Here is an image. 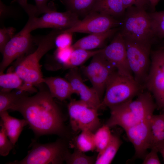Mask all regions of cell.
Returning <instances> with one entry per match:
<instances>
[{
    "label": "cell",
    "mask_w": 164,
    "mask_h": 164,
    "mask_svg": "<svg viewBox=\"0 0 164 164\" xmlns=\"http://www.w3.org/2000/svg\"><path fill=\"white\" fill-rule=\"evenodd\" d=\"M160 0H149L150 5L152 10L155 9V7Z\"/></svg>",
    "instance_id": "38"
},
{
    "label": "cell",
    "mask_w": 164,
    "mask_h": 164,
    "mask_svg": "<svg viewBox=\"0 0 164 164\" xmlns=\"http://www.w3.org/2000/svg\"><path fill=\"white\" fill-rule=\"evenodd\" d=\"M126 9L122 0H97L91 12L108 15L119 20L123 17Z\"/></svg>",
    "instance_id": "19"
},
{
    "label": "cell",
    "mask_w": 164,
    "mask_h": 164,
    "mask_svg": "<svg viewBox=\"0 0 164 164\" xmlns=\"http://www.w3.org/2000/svg\"><path fill=\"white\" fill-rule=\"evenodd\" d=\"M63 31L53 29L47 34L36 39L37 47L35 50L17 59L14 71L25 83L36 87L43 83L39 62L47 52L56 46L55 39Z\"/></svg>",
    "instance_id": "3"
},
{
    "label": "cell",
    "mask_w": 164,
    "mask_h": 164,
    "mask_svg": "<svg viewBox=\"0 0 164 164\" xmlns=\"http://www.w3.org/2000/svg\"><path fill=\"white\" fill-rule=\"evenodd\" d=\"M16 31L13 27L4 26L0 29V51L2 53L4 49L9 41L14 36Z\"/></svg>",
    "instance_id": "32"
},
{
    "label": "cell",
    "mask_w": 164,
    "mask_h": 164,
    "mask_svg": "<svg viewBox=\"0 0 164 164\" xmlns=\"http://www.w3.org/2000/svg\"><path fill=\"white\" fill-rule=\"evenodd\" d=\"M0 123L4 126L9 138L15 146L23 128L28 124L25 119H19L9 115L7 111L0 112Z\"/></svg>",
    "instance_id": "18"
},
{
    "label": "cell",
    "mask_w": 164,
    "mask_h": 164,
    "mask_svg": "<svg viewBox=\"0 0 164 164\" xmlns=\"http://www.w3.org/2000/svg\"><path fill=\"white\" fill-rule=\"evenodd\" d=\"M122 144L120 137L112 134L111 140L107 147L96 157L95 164H109L111 163Z\"/></svg>",
    "instance_id": "23"
},
{
    "label": "cell",
    "mask_w": 164,
    "mask_h": 164,
    "mask_svg": "<svg viewBox=\"0 0 164 164\" xmlns=\"http://www.w3.org/2000/svg\"><path fill=\"white\" fill-rule=\"evenodd\" d=\"M144 89L134 77L121 74L116 71L107 82L100 109L110 108L132 100Z\"/></svg>",
    "instance_id": "4"
},
{
    "label": "cell",
    "mask_w": 164,
    "mask_h": 164,
    "mask_svg": "<svg viewBox=\"0 0 164 164\" xmlns=\"http://www.w3.org/2000/svg\"><path fill=\"white\" fill-rule=\"evenodd\" d=\"M73 49L72 46L63 49H56L53 57L62 68H64L68 63Z\"/></svg>",
    "instance_id": "30"
},
{
    "label": "cell",
    "mask_w": 164,
    "mask_h": 164,
    "mask_svg": "<svg viewBox=\"0 0 164 164\" xmlns=\"http://www.w3.org/2000/svg\"><path fill=\"white\" fill-rule=\"evenodd\" d=\"M69 152L62 139L46 144L35 142L27 155L21 160L10 162L9 164H59L65 161Z\"/></svg>",
    "instance_id": "6"
},
{
    "label": "cell",
    "mask_w": 164,
    "mask_h": 164,
    "mask_svg": "<svg viewBox=\"0 0 164 164\" xmlns=\"http://www.w3.org/2000/svg\"><path fill=\"white\" fill-rule=\"evenodd\" d=\"M0 24L4 26V21L6 19L16 17L18 14L13 9L4 5L0 0Z\"/></svg>",
    "instance_id": "33"
},
{
    "label": "cell",
    "mask_w": 164,
    "mask_h": 164,
    "mask_svg": "<svg viewBox=\"0 0 164 164\" xmlns=\"http://www.w3.org/2000/svg\"><path fill=\"white\" fill-rule=\"evenodd\" d=\"M100 53L118 73L134 77L128 62L125 39L120 31L116 32L108 45L101 49Z\"/></svg>",
    "instance_id": "12"
},
{
    "label": "cell",
    "mask_w": 164,
    "mask_h": 164,
    "mask_svg": "<svg viewBox=\"0 0 164 164\" xmlns=\"http://www.w3.org/2000/svg\"><path fill=\"white\" fill-rule=\"evenodd\" d=\"M80 20L78 16L69 11L60 12L55 9L39 17L35 15L28 18L25 26L31 32L37 29L46 28L65 30L73 27Z\"/></svg>",
    "instance_id": "10"
},
{
    "label": "cell",
    "mask_w": 164,
    "mask_h": 164,
    "mask_svg": "<svg viewBox=\"0 0 164 164\" xmlns=\"http://www.w3.org/2000/svg\"><path fill=\"white\" fill-rule=\"evenodd\" d=\"M29 94L27 92L20 90L1 88L0 91V112L9 109L13 111L19 100Z\"/></svg>",
    "instance_id": "21"
},
{
    "label": "cell",
    "mask_w": 164,
    "mask_h": 164,
    "mask_svg": "<svg viewBox=\"0 0 164 164\" xmlns=\"http://www.w3.org/2000/svg\"><path fill=\"white\" fill-rule=\"evenodd\" d=\"M43 83L52 96L60 101L70 98L74 94L70 84L65 78L58 77H44Z\"/></svg>",
    "instance_id": "16"
},
{
    "label": "cell",
    "mask_w": 164,
    "mask_h": 164,
    "mask_svg": "<svg viewBox=\"0 0 164 164\" xmlns=\"http://www.w3.org/2000/svg\"><path fill=\"white\" fill-rule=\"evenodd\" d=\"M124 38L130 70L135 81L144 88L150 67L152 43Z\"/></svg>",
    "instance_id": "7"
},
{
    "label": "cell",
    "mask_w": 164,
    "mask_h": 164,
    "mask_svg": "<svg viewBox=\"0 0 164 164\" xmlns=\"http://www.w3.org/2000/svg\"><path fill=\"white\" fill-rule=\"evenodd\" d=\"M37 16L55 9V8L48 3V0H35Z\"/></svg>",
    "instance_id": "34"
},
{
    "label": "cell",
    "mask_w": 164,
    "mask_h": 164,
    "mask_svg": "<svg viewBox=\"0 0 164 164\" xmlns=\"http://www.w3.org/2000/svg\"><path fill=\"white\" fill-rule=\"evenodd\" d=\"M119 31L124 38L137 41L152 43L155 37L149 13L146 9L132 6L126 9Z\"/></svg>",
    "instance_id": "5"
},
{
    "label": "cell",
    "mask_w": 164,
    "mask_h": 164,
    "mask_svg": "<svg viewBox=\"0 0 164 164\" xmlns=\"http://www.w3.org/2000/svg\"><path fill=\"white\" fill-rule=\"evenodd\" d=\"M118 30V28H116L101 33L90 34L79 39L71 46L73 49L80 48L87 50L102 49L106 40L114 35Z\"/></svg>",
    "instance_id": "17"
},
{
    "label": "cell",
    "mask_w": 164,
    "mask_h": 164,
    "mask_svg": "<svg viewBox=\"0 0 164 164\" xmlns=\"http://www.w3.org/2000/svg\"><path fill=\"white\" fill-rule=\"evenodd\" d=\"M71 128L74 132L88 130L94 133L100 126L98 110L80 100H71L67 105Z\"/></svg>",
    "instance_id": "8"
},
{
    "label": "cell",
    "mask_w": 164,
    "mask_h": 164,
    "mask_svg": "<svg viewBox=\"0 0 164 164\" xmlns=\"http://www.w3.org/2000/svg\"><path fill=\"white\" fill-rule=\"evenodd\" d=\"M151 117L125 130L134 148L135 159H143L150 149L152 138Z\"/></svg>",
    "instance_id": "14"
},
{
    "label": "cell",
    "mask_w": 164,
    "mask_h": 164,
    "mask_svg": "<svg viewBox=\"0 0 164 164\" xmlns=\"http://www.w3.org/2000/svg\"><path fill=\"white\" fill-rule=\"evenodd\" d=\"M80 71L78 67L69 69L65 78L70 84L74 94L79 96L80 100L90 107L98 110L101 100L94 88H89L84 83Z\"/></svg>",
    "instance_id": "15"
},
{
    "label": "cell",
    "mask_w": 164,
    "mask_h": 164,
    "mask_svg": "<svg viewBox=\"0 0 164 164\" xmlns=\"http://www.w3.org/2000/svg\"><path fill=\"white\" fill-rule=\"evenodd\" d=\"M96 159L94 156L87 155L76 149L72 153L68 152L65 161L68 164H92L95 163Z\"/></svg>",
    "instance_id": "28"
},
{
    "label": "cell",
    "mask_w": 164,
    "mask_h": 164,
    "mask_svg": "<svg viewBox=\"0 0 164 164\" xmlns=\"http://www.w3.org/2000/svg\"><path fill=\"white\" fill-rule=\"evenodd\" d=\"M101 50H87L80 48L73 49L70 60L64 69H69L78 67L99 53Z\"/></svg>",
    "instance_id": "25"
},
{
    "label": "cell",
    "mask_w": 164,
    "mask_h": 164,
    "mask_svg": "<svg viewBox=\"0 0 164 164\" xmlns=\"http://www.w3.org/2000/svg\"><path fill=\"white\" fill-rule=\"evenodd\" d=\"M122 1L126 9L129 7L135 6L146 9L147 6L150 5L149 0H122Z\"/></svg>",
    "instance_id": "36"
},
{
    "label": "cell",
    "mask_w": 164,
    "mask_h": 164,
    "mask_svg": "<svg viewBox=\"0 0 164 164\" xmlns=\"http://www.w3.org/2000/svg\"><path fill=\"white\" fill-rule=\"evenodd\" d=\"M0 86L1 88L9 89H18L30 94L36 93L35 86L25 83L14 71L0 73Z\"/></svg>",
    "instance_id": "20"
},
{
    "label": "cell",
    "mask_w": 164,
    "mask_h": 164,
    "mask_svg": "<svg viewBox=\"0 0 164 164\" xmlns=\"http://www.w3.org/2000/svg\"><path fill=\"white\" fill-rule=\"evenodd\" d=\"M73 34L63 30L59 34L55 40V45L57 48L63 49L71 46Z\"/></svg>",
    "instance_id": "31"
},
{
    "label": "cell",
    "mask_w": 164,
    "mask_h": 164,
    "mask_svg": "<svg viewBox=\"0 0 164 164\" xmlns=\"http://www.w3.org/2000/svg\"><path fill=\"white\" fill-rule=\"evenodd\" d=\"M77 149L84 152L96 149L94 133L88 130L81 131L75 141Z\"/></svg>",
    "instance_id": "27"
},
{
    "label": "cell",
    "mask_w": 164,
    "mask_h": 164,
    "mask_svg": "<svg viewBox=\"0 0 164 164\" xmlns=\"http://www.w3.org/2000/svg\"><path fill=\"white\" fill-rule=\"evenodd\" d=\"M100 52L92 57L88 65L81 66L80 71L90 81L101 101L107 82L117 70L103 57Z\"/></svg>",
    "instance_id": "9"
},
{
    "label": "cell",
    "mask_w": 164,
    "mask_h": 164,
    "mask_svg": "<svg viewBox=\"0 0 164 164\" xmlns=\"http://www.w3.org/2000/svg\"><path fill=\"white\" fill-rule=\"evenodd\" d=\"M162 49H164V46H163L162 47Z\"/></svg>",
    "instance_id": "39"
},
{
    "label": "cell",
    "mask_w": 164,
    "mask_h": 164,
    "mask_svg": "<svg viewBox=\"0 0 164 164\" xmlns=\"http://www.w3.org/2000/svg\"><path fill=\"white\" fill-rule=\"evenodd\" d=\"M155 149L158 150L159 152L161 153L164 161V143L158 146Z\"/></svg>",
    "instance_id": "37"
},
{
    "label": "cell",
    "mask_w": 164,
    "mask_h": 164,
    "mask_svg": "<svg viewBox=\"0 0 164 164\" xmlns=\"http://www.w3.org/2000/svg\"><path fill=\"white\" fill-rule=\"evenodd\" d=\"M151 151L145 155L143 159V164H160L161 162L158 155V150L155 148H152Z\"/></svg>",
    "instance_id": "35"
},
{
    "label": "cell",
    "mask_w": 164,
    "mask_h": 164,
    "mask_svg": "<svg viewBox=\"0 0 164 164\" xmlns=\"http://www.w3.org/2000/svg\"><path fill=\"white\" fill-rule=\"evenodd\" d=\"M122 23V20L105 14L91 12L75 26L64 31L73 33H101L121 26Z\"/></svg>",
    "instance_id": "13"
},
{
    "label": "cell",
    "mask_w": 164,
    "mask_h": 164,
    "mask_svg": "<svg viewBox=\"0 0 164 164\" xmlns=\"http://www.w3.org/2000/svg\"><path fill=\"white\" fill-rule=\"evenodd\" d=\"M0 155L1 156L7 155L14 146L8 138L5 130L2 124L0 123Z\"/></svg>",
    "instance_id": "29"
},
{
    "label": "cell",
    "mask_w": 164,
    "mask_h": 164,
    "mask_svg": "<svg viewBox=\"0 0 164 164\" xmlns=\"http://www.w3.org/2000/svg\"><path fill=\"white\" fill-rule=\"evenodd\" d=\"M44 84L43 83L36 86L38 91L35 95L22 98L13 111L22 115L36 136L63 135L65 129L62 112L47 86Z\"/></svg>",
    "instance_id": "1"
},
{
    "label": "cell",
    "mask_w": 164,
    "mask_h": 164,
    "mask_svg": "<svg viewBox=\"0 0 164 164\" xmlns=\"http://www.w3.org/2000/svg\"><path fill=\"white\" fill-rule=\"evenodd\" d=\"M106 124L100 126L94 133L96 149L98 153L103 151L109 143L112 134Z\"/></svg>",
    "instance_id": "26"
},
{
    "label": "cell",
    "mask_w": 164,
    "mask_h": 164,
    "mask_svg": "<svg viewBox=\"0 0 164 164\" xmlns=\"http://www.w3.org/2000/svg\"><path fill=\"white\" fill-rule=\"evenodd\" d=\"M36 39L24 28L14 35L5 46L2 53L3 57L0 64V73L15 60L29 52L32 48Z\"/></svg>",
    "instance_id": "11"
},
{
    "label": "cell",
    "mask_w": 164,
    "mask_h": 164,
    "mask_svg": "<svg viewBox=\"0 0 164 164\" xmlns=\"http://www.w3.org/2000/svg\"><path fill=\"white\" fill-rule=\"evenodd\" d=\"M152 138L150 149L164 143V113L154 115L150 119Z\"/></svg>",
    "instance_id": "22"
},
{
    "label": "cell",
    "mask_w": 164,
    "mask_h": 164,
    "mask_svg": "<svg viewBox=\"0 0 164 164\" xmlns=\"http://www.w3.org/2000/svg\"><path fill=\"white\" fill-rule=\"evenodd\" d=\"M97 0H62L67 11L84 17L90 13Z\"/></svg>",
    "instance_id": "24"
},
{
    "label": "cell",
    "mask_w": 164,
    "mask_h": 164,
    "mask_svg": "<svg viewBox=\"0 0 164 164\" xmlns=\"http://www.w3.org/2000/svg\"><path fill=\"white\" fill-rule=\"evenodd\" d=\"M135 100L110 108L111 115L106 124L118 126L125 130L150 118L157 107L151 93L144 89Z\"/></svg>",
    "instance_id": "2"
}]
</instances>
